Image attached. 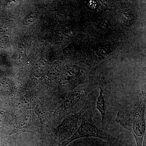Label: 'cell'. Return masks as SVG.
<instances>
[{
	"instance_id": "cell-1",
	"label": "cell",
	"mask_w": 146,
	"mask_h": 146,
	"mask_svg": "<svg viewBox=\"0 0 146 146\" xmlns=\"http://www.w3.org/2000/svg\"><path fill=\"white\" fill-rule=\"evenodd\" d=\"M146 93L141 91L132 104L117 114L116 122L133 134L137 146H143L146 133Z\"/></svg>"
},
{
	"instance_id": "cell-2",
	"label": "cell",
	"mask_w": 146,
	"mask_h": 146,
	"mask_svg": "<svg viewBox=\"0 0 146 146\" xmlns=\"http://www.w3.org/2000/svg\"><path fill=\"white\" fill-rule=\"evenodd\" d=\"M89 109V108H88ZM88 109L82 116V121L80 125L70 138L57 146H66L73 141L84 138L95 137L101 138L106 142L111 143L115 138L100 129L92 120V114Z\"/></svg>"
},
{
	"instance_id": "cell-3",
	"label": "cell",
	"mask_w": 146,
	"mask_h": 146,
	"mask_svg": "<svg viewBox=\"0 0 146 146\" xmlns=\"http://www.w3.org/2000/svg\"><path fill=\"white\" fill-rule=\"evenodd\" d=\"M90 91L89 88L75 91L69 94L63 100L59 109L60 119L69 113L77 112L86 104L87 96Z\"/></svg>"
},
{
	"instance_id": "cell-4",
	"label": "cell",
	"mask_w": 146,
	"mask_h": 146,
	"mask_svg": "<svg viewBox=\"0 0 146 146\" xmlns=\"http://www.w3.org/2000/svg\"><path fill=\"white\" fill-rule=\"evenodd\" d=\"M89 103L87 100L86 104L79 112L65 119L54 130L55 135L61 142L60 144L69 139L78 128L80 119L84 112L89 108Z\"/></svg>"
},
{
	"instance_id": "cell-5",
	"label": "cell",
	"mask_w": 146,
	"mask_h": 146,
	"mask_svg": "<svg viewBox=\"0 0 146 146\" xmlns=\"http://www.w3.org/2000/svg\"><path fill=\"white\" fill-rule=\"evenodd\" d=\"M80 72V70L76 66L74 65L67 66L63 71V80L65 82H70L75 80L78 77Z\"/></svg>"
},
{
	"instance_id": "cell-6",
	"label": "cell",
	"mask_w": 146,
	"mask_h": 146,
	"mask_svg": "<svg viewBox=\"0 0 146 146\" xmlns=\"http://www.w3.org/2000/svg\"><path fill=\"white\" fill-rule=\"evenodd\" d=\"M48 63L44 58L39 59L33 66V71L34 75L36 77H40L46 72Z\"/></svg>"
},
{
	"instance_id": "cell-7",
	"label": "cell",
	"mask_w": 146,
	"mask_h": 146,
	"mask_svg": "<svg viewBox=\"0 0 146 146\" xmlns=\"http://www.w3.org/2000/svg\"><path fill=\"white\" fill-rule=\"evenodd\" d=\"M100 91V96L97 98L96 108L99 110L102 117V122L104 123L106 119V102L104 96L103 91L101 88Z\"/></svg>"
},
{
	"instance_id": "cell-8",
	"label": "cell",
	"mask_w": 146,
	"mask_h": 146,
	"mask_svg": "<svg viewBox=\"0 0 146 146\" xmlns=\"http://www.w3.org/2000/svg\"><path fill=\"white\" fill-rule=\"evenodd\" d=\"M61 70V65L58 61L55 62L53 64L48 72V75L50 78L54 79L59 74Z\"/></svg>"
},
{
	"instance_id": "cell-9",
	"label": "cell",
	"mask_w": 146,
	"mask_h": 146,
	"mask_svg": "<svg viewBox=\"0 0 146 146\" xmlns=\"http://www.w3.org/2000/svg\"><path fill=\"white\" fill-rule=\"evenodd\" d=\"M36 17V13L34 12H31L25 18L23 21V25L26 26L30 25L31 23H32Z\"/></svg>"
},
{
	"instance_id": "cell-10",
	"label": "cell",
	"mask_w": 146,
	"mask_h": 146,
	"mask_svg": "<svg viewBox=\"0 0 146 146\" xmlns=\"http://www.w3.org/2000/svg\"><path fill=\"white\" fill-rule=\"evenodd\" d=\"M31 119H30L29 117L27 116L21 120L19 124V129H24V128L28 127L29 123H30Z\"/></svg>"
},
{
	"instance_id": "cell-11",
	"label": "cell",
	"mask_w": 146,
	"mask_h": 146,
	"mask_svg": "<svg viewBox=\"0 0 146 146\" xmlns=\"http://www.w3.org/2000/svg\"><path fill=\"white\" fill-rule=\"evenodd\" d=\"M38 110H37V112H45V111H44V110H43V109H42V108H38ZM44 115H45V114H43V113H42V114H39V115H38V116L39 117H40V119H43V117H44Z\"/></svg>"
},
{
	"instance_id": "cell-12",
	"label": "cell",
	"mask_w": 146,
	"mask_h": 146,
	"mask_svg": "<svg viewBox=\"0 0 146 146\" xmlns=\"http://www.w3.org/2000/svg\"><path fill=\"white\" fill-rule=\"evenodd\" d=\"M11 146H16V142H13V143L12 144V145Z\"/></svg>"
},
{
	"instance_id": "cell-13",
	"label": "cell",
	"mask_w": 146,
	"mask_h": 146,
	"mask_svg": "<svg viewBox=\"0 0 146 146\" xmlns=\"http://www.w3.org/2000/svg\"><path fill=\"white\" fill-rule=\"evenodd\" d=\"M143 146H146V141H145V142H143Z\"/></svg>"
}]
</instances>
